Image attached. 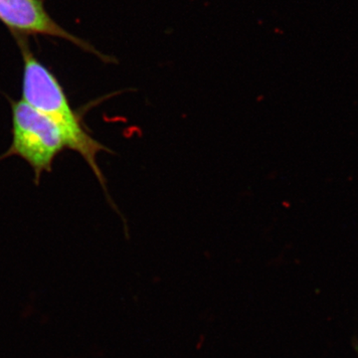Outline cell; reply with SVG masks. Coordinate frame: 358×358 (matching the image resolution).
Here are the masks:
<instances>
[{
    "label": "cell",
    "instance_id": "6da1fadb",
    "mask_svg": "<svg viewBox=\"0 0 358 358\" xmlns=\"http://www.w3.org/2000/svg\"><path fill=\"white\" fill-rule=\"evenodd\" d=\"M23 58L22 100L51 120L64 136L67 148L81 155L96 174L103 189L105 178L96 164V157L109 148L87 131L81 115L73 109L64 88L40 61L35 58L22 36H15Z\"/></svg>",
    "mask_w": 358,
    "mask_h": 358
},
{
    "label": "cell",
    "instance_id": "7a4b0ae2",
    "mask_svg": "<svg viewBox=\"0 0 358 358\" xmlns=\"http://www.w3.org/2000/svg\"><path fill=\"white\" fill-rule=\"evenodd\" d=\"M13 143L1 159L16 155L25 160L38 185L44 173H50L54 160L67 143L58 127L49 117L22 99L11 102Z\"/></svg>",
    "mask_w": 358,
    "mask_h": 358
},
{
    "label": "cell",
    "instance_id": "3957f363",
    "mask_svg": "<svg viewBox=\"0 0 358 358\" xmlns=\"http://www.w3.org/2000/svg\"><path fill=\"white\" fill-rule=\"evenodd\" d=\"M0 21L4 23L15 36L25 34L45 35L58 37L72 42L80 48L96 54L105 62L114 59L103 56L92 45L66 31L45 10L41 0H0Z\"/></svg>",
    "mask_w": 358,
    "mask_h": 358
}]
</instances>
